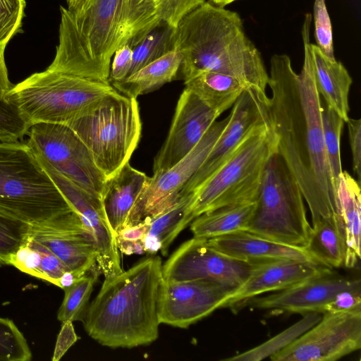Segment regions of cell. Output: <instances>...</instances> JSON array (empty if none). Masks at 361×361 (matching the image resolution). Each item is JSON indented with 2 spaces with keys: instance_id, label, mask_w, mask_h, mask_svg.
<instances>
[{
  "instance_id": "45",
  "label": "cell",
  "mask_w": 361,
  "mask_h": 361,
  "mask_svg": "<svg viewBox=\"0 0 361 361\" xmlns=\"http://www.w3.org/2000/svg\"><path fill=\"white\" fill-rule=\"evenodd\" d=\"M353 158V170L357 181L361 183V120L350 118L345 122Z\"/></svg>"
},
{
  "instance_id": "32",
  "label": "cell",
  "mask_w": 361,
  "mask_h": 361,
  "mask_svg": "<svg viewBox=\"0 0 361 361\" xmlns=\"http://www.w3.org/2000/svg\"><path fill=\"white\" fill-rule=\"evenodd\" d=\"M99 273L98 269L92 270L63 289L65 294L57 312L58 320L61 322L82 321Z\"/></svg>"
},
{
  "instance_id": "26",
  "label": "cell",
  "mask_w": 361,
  "mask_h": 361,
  "mask_svg": "<svg viewBox=\"0 0 361 361\" xmlns=\"http://www.w3.org/2000/svg\"><path fill=\"white\" fill-rule=\"evenodd\" d=\"M191 202L192 192L184 195L175 204L161 214L144 220L148 224L145 240V252L155 254L160 251L164 256L168 255L171 243L190 223L188 212Z\"/></svg>"
},
{
  "instance_id": "35",
  "label": "cell",
  "mask_w": 361,
  "mask_h": 361,
  "mask_svg": "<svg viewBox=\"0 0 361 361\" xmlns=\"http://www.w3.org/2000/svg\"><path fill=\"white\" fill-rule=\"evenodd\" d=\"M32 353L23 333L8 318L0 317V361H30Z\"/></svg>"
},
{
  "instance_id": "37",
  "label": "cell",
  "mask_w": 361,
  "mask_h": 361,
  "mask_svg": "<svg viewBox=\"0 0 361 361\" xmlns=\"http://www.w3.org/2000/svg\"><path fill=\"white\" fill-rule=\"evenodd\" d=\"M314 37L317 46L330 59L334 56L333 31L331 22L325 4V0H314L313 6Z\"/></svg>"
},
{
  "instance_id": "21",
  "label": "cell",
  "mask_w": 361,
  "mask_h": 361,
  "mask_svg": "<svg viewBox=\"0 0 361 361\" xmlns=\"http://www.w3.org/2000/svg\"><path fill=\"white\" fill-rule=\"evenodd\" d=\"M207 240L211 247L221 253L248 262L285 259L322 265L305 247L273 241L244 231Z\"/></svg>"
},
{
  "instance_id": "11",
  "label": "cell",
  "mask_w": 361,
  "mask_h": 361,
  "mask_svg": "<svg viewBox=\"0 0 361 361\" xmlns=\"http://www.w3.org/2000/svg\"><path fill=\"white\" fill-rule=\"evenodd\" d=\"M229 114L215 121L198 144L180 161L167 170L153 173L132 207L124 226L151 219L175 204L183 189L197 172L229 121Z\"/></svg>"
},
{
  "instance_id": "47",
  "label": "cell",
  "mask_w": 361,
  "mask_h": 361,
  "mask_svg": "<svg viewBox=\"0 0 361 361\" xmlns=\"http://www.w3.org/2000/svg\"><path fill=\"white\" fill-rule=\"evenodd\" d=\"M6 44H0V97H6L13 87L8 77V71L4 59Z\"/></svg>"
},
{
  "instance_id": "29",
  "label": "cell",
  "mask_w": 361,
  "mask_h": 361,
  "mask_svg": "<svg viewBox=\"0 0 361 361\" xmlns=\"http://www.w3.org/2000/svg\"><path fill=\"white\" fill-rule=\"evenodd\" d=\"M257 202L223 207L197 216L190 223L193 237L209 239L244 231L248 227Z\"/></svg>"
},
{
  "instance_id": "19",
  "label": "cell",
  "mask_w": 361,
  "mask_h": 361,
  "mask_svg": "<svg viewBox=\"0 0 361 361\" xmlns=\"http://www.w3.org/2000/svg\"><path fill=\"white\" fill-rule=\"evenodd\" d=\"M361 283L360 279L334 276L332 271L315 276L276 293L255 297L244 304L263 310L305 314H322L324 307L343 290Z\"/></svg>"
},
{
  "instance_id": "10",
  "label": "cell",
  "mask_w": 361,
  "mask_h": 361,
  "mask_svg": "<svg viewBox=\"0 0 361 361\" xmlns=\"http://www.w3.org/2000/svg\"><path fill=\"white\" fill-rule=\"evenodd\" d=\"M27 143L35 155L91 195L102 200L106 178L80 137L67 125H32Z\"/></svg>"
},
{
  "instance_id": "9",
  "label": "cell",
  "mask_w": 361,
  "mask_h": 361,
  "mask_svg": "<svg viewBox=\"0 0 361 361\" xmlns=\"http://www.w3.org/2000/svg\"><path fill=\"white\" fill-rule=\"evenodd\" d=\"M310 231L300 189L281 157L275 152L264 171L256 207L245 231L305 247Z\"/></svg>"
},
{
  "instance_id": "16",
  "label": "cell",
  "mask_w": 361,
  "mask_h": 361,
  "mask_svg": "<svg viewBox=\"0 0 361 361\" xmlns=\"http://www.w3.org/2000/svg\"><path fill=\"white\" fill-rule=\"evenodd\" d=\"M30 238L54 254L78 278L98 269L94 240L75 210L32 224Z\"/></svg>"
},
{
  "instance_id": "44",
  "label": "cell",
  "mask_w": 361,
  "mask_h": 361,
  "mask_svg": "<svg viewBox=\"0 0 361 361\" xmlns=\"http://www.w3.org/2000/svg\"><path fill=\"white\" fill-rule=\"evenodd\" d=\"M113 56L109 77L111 84L121 82L128 77L133 62V49L128 44H123L116 50Z\"/></svg>"
},
{
  "instance_id": "6",
  "label": "cell",
  "mask_w": 361,
  "mask_h": 361,
  "mask_svg": "<svg viewBox=\"0 0 361 361\" xmlns=\"http://www.w3.org/2000/svg\"><path fill=\"white\" fill-rule=\"evenodd\" d=\"M276 149L271 122L251 129L230 158L192 192L190 223L207 212L257 202L264 171Z\"/></svg>"
},
{
  "instance_id": "14",
  "label": "cell",
  "mask_w": 361,
  "mask_h": 361,
  "mask_svg": "<svg viewBox=\"0 0 361 361\" xmlns=\"http://www.w3.org/2000/svg\"><path fill=\"white\" fill-rule=\"evenodd\" d=\"M233 291L209 280L163 279L158 298L159 321L160 324L186 329L221 308Z\"/></svg>"
},
{
  "instance_id": "5",
  "label": "cell",
  "mask_w": 361,
  "mask_h": 361,
  "mask_svg": "<svg viewBox=\"0 0 361 361\" xmlns=\"http://www.w3.org/2000/svg\"><path fill=\"white\" fill-rule=\"evenodd\" d=\"M73 210L27 142H0V213L32 225Z\"/></svg>"
},
{
  "instance_id": "49",
  "label": "cell",
  "mask_w": 361,
  "mask_h": 361,
  "mask_svg": "<svg viewBox=\"0 0 361 361\" xmlns=\"http://www.w3.org/2000/svg\"><path fill=\"white\" fill-rule=\"evenodd\" d=\"M235 1L237 0H209L211 3L221 7H224L226 5H228Z\"/></svg>"
},
{
  "instance_id": "42",
  "label": "cell",
  "mask_w": 361,
  "mask_h": 361,
  "mask_svg": "<svg viewBox=\"0 0 361 361\" xmlns=\"http://www.w3.org/2000/svg\"><path fill=\"white\" fill-rule=\"evenodd\" d=\"M31 240L39 250L42 255L39 279L57 286L61 277L65 272L70 271L69 269L46 247L32 239Z\"/></svg>"
},
{
  "instance_id": "24",
  "label": "cell",
  "mask_w": 361,
  "mask_h": 361,
  "mask_svg": "<svg viewBox=\"0 0 361 361\" xmlns=\"http://www.w3.org/2000/svg\"><path fill=\"white\" fill-rule=\"evenodd\" d=\"M336 214L345 232L348 247L347 268L356 267L360 259V184L346 171L341 173L336 192Z\"/></svg>"
},
{
  "instance_id": "22",
  "label": "cell",
  "mask_w": 361,
  "mask_h": 361,
  "mask_svg": "<svg viewBox=\"0 0 361 361\" xmlns=\"http://www.w3.org/2000/svg\"><path fill=\"white\" fill-rule=\"evenodd\" d=\"M147 176L126 163L116 173L106 178L102 196L110 225L116 233L126 224L129 213L145 186Z\"/></svg>"
},
{
  "instance_id": "39",
  "label": "cell",
  "mask_w": 361,
  "mask_h": 361,
  "mask_svg": "<svg viewBox=\"0 0 361 361\" xmlns=\"http://www.w3.org/2000/svg\"><path fill=\"white\" fill-rule=\"evenodd\" d=\"M160 21L176 27L180 20L205 2V0H153Z\"/></svg>"
},
{
  "instance_id": "43",
  "label": "cell",
  "mask_w": 361,
  "mask_h": 361,
  "mask_svg": "<svg viewBox=\"0 0 361 361\" xmlns=\"http://www.w3.org/2000/svg\"><path fill=\"white\" fill-rule=\"evenodd\" d=\"M359 311H361V283L338 293L324 307L322 314Z\"/></svg>"
},
{
  "instance_id": "41",
  "label": "cell",
  "mask_w": 361,
  "mask_h": 361,
  "mask_svg": "<svg viewBox=\"0 0 361 361\" xmlns=\"http://www.w3.org/2000/svg\"><path fill=\"white\" fill-rule=\"evenodd\" d=\"M42 255L39 250L29 238L11 257L9 265L20 271L39 279Z\"/></svg>"
},
{
  "instance_id": "2",
  "label": "cell",
  "mask_w": 361,
  "mask_h": 361,
  "mask_svg": "<svg viewBox=\"0 0 361 361\" xmlns=\"http://www.w3.org/2000/svg\"><path fill=\"white\" fill-rule=\"evenodd\" d=\"M59 70L109 82L111 60L123 44L132 49L160 20L153 0H84L74 11L61 6Z\"/></svg>"
},
{
  "instance_id": "13",
  "label": "cell",
  "mask_w": 361,
  "mask_h": 361,
  "mask_svg": "<svg viewBox=\"0 0 361 361\" xmlns=\"http://www.w3.org/2000/svg\"><path fill=\"white\" fill-rule=\"evenodd\" d=\"M254 263L223 254L211 247L207 239L193 237L182 243L162 265V276L168 281H212L234 290L246 280Z\"/></svg>"
},
{
  "instance_id": "3",
  "label": "cell",
  "mask_w": 361,
  "mask_h": 361,
  "mask_svg": "<svg viewBox=\"0 0 361 361\" xmlns=\"http://www.w3.org/2000/svg\"><path fill=\"white\" fill-rule=\"evenodd\" d=\"M162 265L161 257L153 255L104 278L82 321L87 334L112 348H132L154 342L161 324L157 305Z\"/></svg>"
},
{
  "instance_id": "30",
  "label": "cell",
  "mask_w": 361,
  "mask_h": 361,
  "mask_svg": "<svg viewBox=\"0 0 361 361\" xmlns=\"http://www.w3.org/2000/svg\"><path fill=\"white\" fill-rule=\"evenodd\" d=\"M176 28L160 21L147 34L133 49V62L128 77L176 49Z\"/></svg>"
},
{
  "instance_id": "25",
  "label": "cell",
  "mask_w": 361,
  "mask_h": 361,
  "mask_svg": "<svg viewBox=\"0 0 361 361\" xmlns=\"http://www.w3.org/2000/svg\"><path fill=\"white\" fill-rule=\"evenodd\" d=\"M305 249L324 266L331 269L347 267L345 235L341 220L336 213L312 224Z\"/></svg>"
},
{
  "instance_id": "34",
  "label": "cell",
  "mask_w": 361,
  "mask_h": 361,
  "mask_svg": "<svg viewBox=\"0 0 361 361\" xmlns=\"http://www.w3.org/2000/svg\"><path fill=\"white\" fill-rule=\"evenodd\" d=\"M32 224L0 213V266L9 265L17 250L30 236Z\"/></svg>"
},
{
  "instance_id": "23",
  "label": "cell",
  "mask_w": 361,
  "mask_h": 361,
  "mask_svg": "<svg viewBox=\"0 0 361 361\" xmlns=\"http://www.w3.org/2000/svg\"><path fill=\"white\" fill-rule=\"evenodd\" d=\"M316 86L325 103L345 123L349 119V92L353 79L345 67L330 59L314 44H310Z\"/></svg>"
},
{
  "instance_id": "28",
  "label": "cell",
  "mask_w": 361,
  "mask_h": 361,
  "mask_svg": "<svg viewBox=\"0 0 361 361\" xmlns=\"http://www.w3.org/2000/svg\"><path fill=\"white\" fill-rule=\"evenodd\" d=\"M184 81L186 89L220 115L232 107L244 90L250 89L240 80L216 72H202Z\"/></svg>"
},
{
  "instance_id": "7",
  "label": "cell",
  "mask_w": 361,
  "mask_h": 361,
  "mask_svg": "<svg viewBox=\"0 0 361 361\" xmlns=\"http://www.w3.org/2000/svg\"><path fill=\"white\" fill-rule=\"evenodd\" d=\"M83 142L99 170L109 178L129 160L142 129L136 98L116 90L67 124Z\"/></svg>"
},
{
  "instance_id": "46",
  "label": "cell",
  "mask_w": 361,
  "mask_h": 361,
  "mask_svg": "<svg viewBox=\"0 0 361 361\" xmlns=\"http://www.w3.org/2000/svg\"><path fill=\"white\" fill-rule=\"evenodd\" d=\"M73 322H62L61 330L58 334L54 347L52 361H59L66 354L68 349L78 341Z\"/></svg>"
},
{
  "instance_id": "15",
  "label": "cell",
  "mask_w": 361,
  "mask_h": 361,
  "mask_svg": "<svg viewBox=\"0 0 361 361\" xmlns=\"http://www.w3.org/2000/svg\"><path fill=\"white\" fill-rule=\"evenodd\" d=\"M39 161L90 231L97 250V266L104 278L123 271L116 233L106 215L102 201L55 170L44 160Z\"/></svg>"
},
{
  "instance_id": "38",
  "label": "cell",
  "mask_w": 361,
  "mask_h": 361,
  "mask_svg": "<svg viewBox=\"0 0 361 361\" xmlns=\"http://www.w3.org/2000/svg\"><path fill=\"white\" fill-rule=\"evenodd\" d=\"M25 6V0H0V44H7L20 29Z\"/></svg>"
},
{
  "instance_id": "18",
  "label": "cell",
  "mask_w": 361,
  "mask_h": 361,
  "mask_svg": "<svg viewBox=\"0 0 361 361\" xmlns=\"http://www.w3.org/2000/svg\"><path fill=\"white\" fill-rule=\"evenodd\" d=\"M219 116L185 88L177 102L166 139L154 159V173L167 170L185 157Z\"/></svg>"
},
{
  "instance_id": "48",
  "label": "cell",
  "mask_w": 361,
  "mask_h": 361,
  "mask_svg": "<svg viewBox=\"0 0 361 361\" xmlns=\"http://www.w3.org/2000/svg\"><path fill=\"white\" fill-rule=\"evenodd\" d=\"M84 0H67L68 8L70 12L76 10L83 2Z\"/></svg>"
},
{
  "instance_id": "12",
  "label": "cell",
  "mask_w": 361,
  "mask_h": 361,
  "mask_svg": "<svg viewBox=\"0 0 361 361\" xmlns=\"http://www.w3.org/2000/svg\"><path fill=\"white\" fill-rule=\"evenodd\" d=\"M272 361H335L361 348V311L325 312Z\"/></svg>"
},
{
  "instance_id": "33",
  "label": "cell",
  "mask_w": 361,
  "mask_h": 361,
  "mask_svg": "<svg viewBox=\"0 0 361 361\" xmlns=\"http://www.w3.org/2000/svg\"><path fill=\"white\" fill-rule=\"evenodd\" d=\"M322 120L325 149L336 192L343 172L341 160V136L344 121L321 97Z\"/></svg>"
},
{
  "instance_id": "4",
  "label": "cell",
  "mask_w": 361,
  "mask_h": 361,
  "mask_svg": "<svg viewBox=\"0 0 361 361\" xmlns=\"http://www.w3.org/2000/svg\"><path fill=\"white\" fill-rule=\"evenodd\" d=\"M176 49L181 56L184 80L202 72H216L267 94L269 74L236 12L205 1L177 25Z\"/></svg>"
},
{
  "instance_id": "17",
  "label": "cell",
  "mask_w": 361,
  "mask_h": 361,
  "mask_svg": "<svg viewBox=\"0 0 361 361\" xmlns=\"http://www.w3.org/2000/svg\"><path fill=\"white\" fill-rule=\"evenodd\" d=\"M229 116L224 132L203 164L185 185L183 195L192 192L223 165L251 129L270 122L269 97L267 94L247 89L232 106Z\"/></svg>"
},
{
  "instance_id": "20",
  "label": "cell",
  "mask_w": 361,
  "mask_h": 361,
  "mask_svg": "<svg viewBox=\"0 0 361 361\" xmlns=\"http://www.w3.org/2000/svg\"><path fill=\"white\" fill-rule=\"evenodd\" d=\"M331 269L292 259L255 262L246 280L224 300L221 308L244 304L259 294L288 288Z\"/></svg>"
},
{
  "instance_id": "8",
  "label": "cell",
  "mask_w": 361,
  "mask_h": 361,
  "mask_svg": "<svg viewBox=\"0 0 361 361\" xmlns=\"http://www.w3.org/2000/svg\"><path fill=\"white\" fill-rule=\"evenodd\" d=\"M115 90L110 82L49 66L13 85L6 98L18 107L30 127L41 123L67 125Z\"/></svg>"
},
{
  "instance_id": "27",
  "label": "cell",
  "mask_w": 361,
  "mask_h": 361,
  "mask_svg": "<svg viewBox=\"0 0 361 361\" xmlns=\"http://www.w3.org/2000/svg\"><path fill=\"white\" fill-rule=\"evenodd\" d=\"M181 56L176 49L148 63L121 82L111 85L133 98L152 92L173 80L180 68Z\"/></svg>"
},
{
  "instance_id": "1",
  "label": "cell",
  "mask_w": 361,
  "mask_h": 361,
  "mask_svg": "<svg viewBox=\"0 0 361 361\" xmlns=\"http://www.w3.org/2000/svg\"><path fill=\"white\" fill-rule=\"evenodd\" d=\"M312 16L305 18L304 61L297 73L286 54L270 60L268 86L270 122L276 152L295 178L312 216V223L336 213V192L325 149L321 96L310 48Z\"/></svg>"
},
{
  "instance_id": "40",
  "label": "cell",
  "mask_w": 361,
  "mask_h": 361,
  "mask_svg": "<svg viewBox=\"0 0 361 361\" xmlns=\"http://www.w3.org/2000/svg\"><path fill=\"white\" fill-rule=\"evenodd\" d=\"M147 232L148 224L146 221L134 226H124L116 234L118 251L127 255L145 253V240Z\"/></svg>"
},
{
  "instance_id": "36",
  "label": "cell",
  "mask_w": 361,
  "mask_h": 361,
  "mask_svg": "<svg viewBox=\"0 0 361 361\" xmlns=\"http://www.w3.org/2000/svg\"><path fill=\"white\" fill-rule=\"evenodd\" d=\"M30 128L18 107L0 97V142L21 140Z\"/></svg>"
},
{
  "instance_id": "31",
  "label": "cell",
  "mask_w": 361,
  "mask_h": 361,
  "mask_svg": "<svg viewBox=\"0 0 361 361\" xmlns=\"http://www.w3.org/2000/svg\"><path fill=\"white\" fill-rule=\"evenodd\" d=\"M321 317L320 313H307L300 320L264 343L224 360L259 361L270 357L295 341L317 324Z\"/></svg>"
}]
</instances>
